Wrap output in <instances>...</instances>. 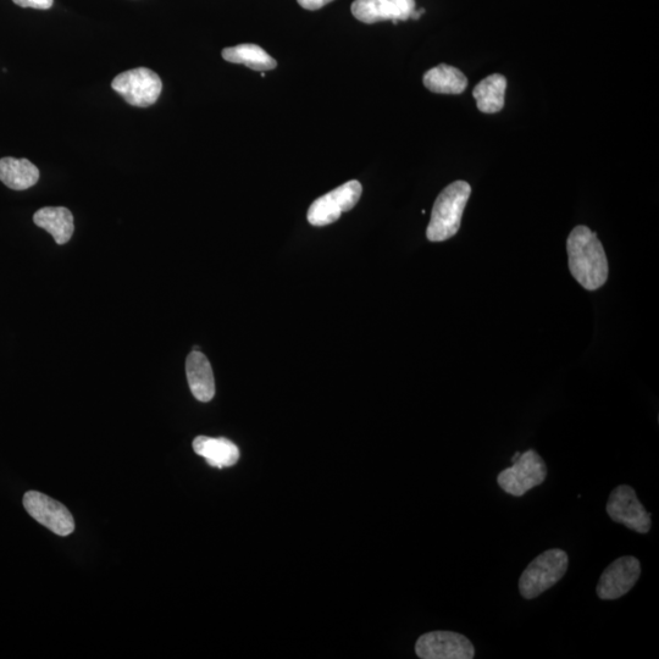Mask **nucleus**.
Instances as JSON below:
<instances>
[{
    "mask_svg": "<svg viewBox=\"0 0 659 659\" xmlns=\"http://www.w3.org/2000/svg\"><path fill=\"white\" fill-rule=\"evenodd\" d=\"M22 502L27 513L54 534L69 536L74 533V517L62 503L37 491L27 492Z\"/></svg>",
    "mask_w": 659,
    "mask_h": 659,
    "instance_id": "obj_9",
    "label": "nucleus"
},
{
    "mask_svg": "<svg viewBox=\"0 0 659 659\" xmlns=\"http://www.w3.org/2000/svg\"><path fill=\"white\" fill-rule=\"evenodd\" d=\"M186 374L193 396L201 402L212 401L215 396L213 369L202 352L192 351L187 357Z\"/></svg>",
    "mask_w": 659,
    "mask_h": 659,
    "instance_id": "obj_12",
    "label": "nucleus"
},
{
    "mask_svg": "<svg viewBox=\"0 0 659 659\" xmlns=\"http://www.w3.org/2000/svg\"><path fill=\"white\" fill-rule=\"evenodd\" d=\"M641 575L638 558L624 556L609 564L597 585V596L601 600H618L633 589Z\"/></svg>",
    "mask_w": 659,
    "mask_h": 659,
    "instance_id": "obj_10",
    "label": "nucleus"
},
{
    "mask_svg": "<svg viewBox=\"0 0 659 659\" xmlns=\"http://www.w3.org/2000/svg\"><path fill=\"white\" fill-rule=\"evenodd\" d=\"M424 13H425V9H420L419 11L414 10L412 15H411V19L418 20V19L422 18V15Z\"/></svg>",
    "mask_w": 659,
    "mask_h": 659,
    "instance_id": "obj_21",
    "label": "nucleus"
},
{
    "mask_svg": "<svg viewBox=\"0 0 659 659\" xmlns=\"http://www.w3.org/2000/svg\"><path fill=\"white\" fill-rule=\"evenodd\" d=\"M569 269L587 291L601 289L608 280V260L602 243L587 226H577L567 240Z\"/></svg>",
    "mask_w": 659,
    "mask_h": 659,
    "instance_id": "obj_1",
    "label": "nucleus"
},
{
    "mask_svg": "<svg viewBox=\"0 0 659 659\" xmlns=\"http://www.w3.org/2000/svg\"><path fill=\"white\" fill-rule=\"evenodd\" d=\"M33 221L38 227L49 232L58 245H66L74 235V217L68 208H42L33 215Z\"/></svg>",
    "mask_w": 659,
    "mask_h": 659,
    "instance_id": "obj_14",
    "label": "nucleus"
},
{
    "mask_svg": "<svg viewBox=\"0 0 659 659\" xmlns=\"http://www.w3.org/2000/svg\"><path fill=\"white\" fill-rule=\"evenodd\" d=\"M21 8L47 10L53 7L54 0H13Z\"/></svg>",
    "mask_w": 659,
    "mask_h": 659,
    "instance_id": "obj_19",
    "label": "nucleus"
},
{
    "mask_svg": "<svg viewBox=\"0 0 659 659\" xmlns=\"http://www.w3.org/2000/svg\"><path fill=\"white\" fill-rule=\"evenodd\" d=\"M507 79L501 74L486 77L474 88L473 97L481 113L495 114L505 107Z\"/></svg>",
    "mask_w": 659,
    "mask_h": 659,
    "instance_id": "obj_16",
    "label": "nucleus"
},
{
    "mask_svg": "<svg viewBox=\"0 0 659 659\" xmlns=\"http://www.w3.org/2000/svg\"><path fill=\"white\" fill-rule=\"evenodd\" d=\"M606 511L618 524L625 528L636 531L639 534H647L651 530V513L642 506L633 487L619 485L612 491L607 502Z\"/></svg>",
    "mask_w": 659,
    "mask_h": 659,
    "instance_id": "obj_7",
    "label": "nucleus"
},
{
    "mask_svg": "<svg viewBox=\"0 0 659 659\" xmlns=\"http://www.w3.org/2000/svg\"><path fill=\"white\" fill-rule=\"evenodd\" d=\"M424 86L439 94H461L468 86V79L461 70L440 64L424 75Z\"/></svg>",
    "mask_w": 659,
    "mask_h": 659,
    "instance_id": "obj_17",
    "label": "nucleus"
},
{
    "mask_svg": "<svg viewBox=\"0 0 659 659\" xmlns=\"http://www.w3.org/2000/svg\"><path fill=\"white\" fill-rule=\"evenodd\" d=\"M472 195V187L465 181L453 182L437 197L431 213L426 237L431 242L450 240L461 229L465 206Z\"/></svg>",
    "mask_w": 659,
    "mask_h": 659,
    "instance_id": "obj_2",
    "label": "nucleus"
},
{
    "mask_svg": "<svg viewBox=\"0 0 659 659\" xmlns=\"http://www.w3.org/2000/svg\"><path fill=\"white\" fill-rule=\"evenodd\" d=\"M415 653L423 659H472L475 649L464 635L453 631H431L420 636Z\"/></svg>",
    "mask_w": 659,
    "mask_h": 659,
    "instance_id": "obj_8",
    "label": "nucleus"
},
{
    "mask_svg": "<svg viewBox=\"0 0 659 659\" xmlns=\"http://www.w3.org/2000/svg\"><path fill=\"white\" fill-rule=\"evenodd\" d=\"M547 465L534 450L520 453L511 468L502 470L497 476V484L508 495L522 497L536 486L544 484L547 478Z\"/></svg>",
    "mask_w": 659,
    "mask_h": 659,
    "instance_id": "obj_4",
    "label": "nucleus"
},
{
    "mask_svg": "<svg viewBox=\"0 0 659 659\" xmlns=\"http://www.w3.org/2000/svg\"><path fill=\"white\" fill-rule=\"evenodd\" d=\"M40 180V170L27 159H0V181L11 190L24 191Z\"/></svg>",
    "mask_w": 659,
    "mask_h": 659,
    "instance_id": "obj_15",
    "label": "nucleus"
},
{
    "mask_svg": "<svg viewBox=\"0 0 659 659\" xmlns=\"http://www.w3.org/2000/svg\"><path fill=\"white\" fill-rule=\"evenodd\" d=\"M351 10L354 18L363 24L391 20L396 25L398 21L411 19L415 0H354Z\"/></svg>",
    "mask_w": 659,
    "mask_h": 659,
    "instance_id": "obj_11",
    "label": "nucleus"
},
{
    "mask_svg": "<svg viewBox=\"0 0 659 659\" xmlns=\"http://www.w3.org/2000/svg\"><path fill=\"white\" fill-rule=\"evenodd\" d=\"M297 2L303 9L314 11L324 8L334 0H297Z\"/></svg>",
    "mask_w": 659,
    "mask_h": 659,
    "instance_id": "obj_20",
    "label": "nucleus"
},
{
    "mask_svg": "<svg viewBox=\"0 0 659 659\" xmlns=\"http://www.w3.org/2000/svg\"><path fill=\"white\" fill-rule=\"evenodd\" d=\"M361 182L352 180L335 188L315 201L308 210V221L313 226H328L339 220L342 213L350 212L362 197Z\"/></svg>",
    "mask_w": 659,
    "mask_h": 659,
    "instance_id": "obj_6",
    "label": "nucleus"
},
{
    "mask_svg": "<svg viewBox=\"0 0 659 659\" xmlns=\"http://www.w3.org/2000/svg\"><path fill=\"white\" fill-rule=\"evenodd\" d=\"M519 456H520V453H519V452H515V453H514V456L512 457V463H514L515 461H517V459L519 458Z\"/></svg>",
    "mask_w": 659,
    "mask_h": 659,
    "instance_id": "obj_22",
    "label": "nucleus"
},
{
    "mask_svg": "<svg viewBox=\"0 0 659 659\" xmlns=\"http://www.w3.org/2000/svg\"><path fill=\"white\" fill-rule=\"evenodd\" d=\"M193 450L198 456L206 459L214 468L224 469L232 467L240 459V450L234 442L219 437L198 436L193 441Z\"/></svg>",
    "mask_w": 659,
    "mask_h": 659,
    "instance_id": "obj_13",
    "label": "nucleus"
},
{
    "mask_svg": "<svg viewBox=\"0 0 659 659\" xmlns=\"http://www.w3.org/2000/svg\"><path fill=\"white\" fill-rule=\"evenodd\" d=\"M113 90L134 107H151L163 91V82L158 74L147 68L125 71L112 82Z\"/></svg>",
    "mask_w": 659,
    "mask_h": 659,
    "instance_id": "obj_5",
    "label": "nucleus"
},
{
    "mask_svg": "<svg viewBox=\"0 0 659 659\" xmlns=\"http://www.w3.org/2000/svg\"><path fill=\"white\" fill-rule=\"evenodd\" d=\"M569 557L561 548H552L540 556L524 570L519 579V591L525 600H533L537 596L555 586L568 570Z\"/></svg>",
    "mask_w": 659,
    "mask_h": 659,
    "instance_id": "obj_3",
    "label": "nucleus"
},
{
    "mask_svg": "<svg viewBox=\"0 0 659 659\" xmlns=\"http://www.w3.org/2000/svg\"><path fill=\"white\" fill-rule=\"evenodd\" d=\"M223 58L226 62L234 64H243L254 71L274 70L278 63L274 58L264 51L257 44H240V46L225 48Z\"/></svg>",
    "mask_w": 659,
    "mask_h": 659,
    "instance_id": "obj_18",
    "label": "nucleus"
}]
</instances>
